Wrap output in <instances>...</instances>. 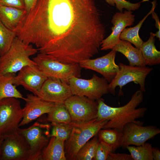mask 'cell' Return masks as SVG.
Masks as SVG:
<instances>
[{
  "label": "cell",
  "instance_id": "1",
  "mask_svg": "<svg viewBox=\"0 0 160 160\" xmlns=\"http://www.w3.org/2000/svg\"><path fill=\"white\" fill-rule=\"evenodd\" d=\"M96 0H38L15 31L39 53L61 63L79 64L98 53L105 28Z\"/></svg>",
  "mask_w": 160,
  "mask_h": 160
},
{
  "label": "cell",
  "instance_id": "2",
  "mask_svg": "<svg viewBox=\"0 0 160 160\" xmlns=\"http://www.w3.org/2000/svg\"><path fill=\"white\" fill-rule=\"evenodd\" d=\"M143 100V92L140 89L137 91L129 101L124 105L119 107L108 106L101 98L97 100L98 103L97 120H107L102 129H115L122 132L124 126L129 123L143 125V123L136 119L143 117L147 108H137Z\"/></svg>",
  "mask_w": 160,
  "mask_h": 160
},
{
  "label": "cell",
  "instance_id": "3",
  "mask_svg": "<svg viewBox=\"0 0 160 160\" xmlns=\"http://www.w3.org/2000/svg\"><path fill=\"white\" fill-rule=\"evenodd\" d=\"M108 121L104 120H98L96 118L84 122L71 121V132L64 143L66 160H75L76 156L80 149L97 134Z\"/></svg>",
  "mask_w": 160,
  "mask_h": 160
},
{
  "label": "cell",
  "instance_id": "4",
  "mask_svg": "<svg viewBox=\"0 0 160 160\" xmlns=\"http://www.w3.org/2000/svg\"><path fill=\"white\" fill-rule=\"evenodd\" d=\"M37 49L25 43L16 37L8 51L0 56V73H15L27 65H36L30 57L36 53Z\"/></svg>",
  "mask_w": 160,
  "mask_h": 160
},
{
  "label": "cell",
  "instance_id": "5",
  "mask_svg": "<svg viewBox=\"0 0 160 160\" xmlns=\"http://www.w3.org/2000/svg\"><path fill=\"white\" fill-rule=\"evenodd\" d=\"M32 60L48 78L59 79L68 83L72 77H81V68L79 64L63 63L41 53L33 57Z\"/></svg>",
  "mask_w": 160,
  "mask_h": 160
},
{
  "label": "cell",
  "instance_id": "6",
  "mask_svg": "<svg viewBox=\"0 0 160 160\" xmlns=\"http://www.w3.org/2000/svg\"><path fill=\"white\" fill-rule=\"evenodd\" d=\"M23 115L17 98L8 97L0 101V136L4 138L17 132Z\"/></svg>",
  "mask_w": 160,
  "mask_h": 160
},
{
  "label": "cell",
  "instance_id": "7",
  "mask_svg": "<svg viewBox=\"0 0 160 160\" xmlns=\"http://www.w3.org/2000/svg\"><path fill=\"white\" fill-rule=\"evenodd\" d=\"M119 70L117 74L108 86L109 93L114 95L115 88H120V95H121L122 87L131 82L139 84L140 89L143 92H145V81L146 76L152 71V68L145 66H132L122 63L118 65Z\"/></svg>",
  "mask_w": 160,
  "mask_h": 160
},
{
  "label": "cell",
  "instance_id": "8",
  "mask_svg": "<svg viewBox=\"0 0 160 160\" xmlns=\"http://www.w3.org/2000/svg\"><path fill=\"white\" fill-rule=\"evenodd\" d=\"M64 104L70 116L72 122H87L97 117V100L84 96L73 95Z\"/></svg>",
  "mask_w": 160,
  "mask_h": 160
},
{
  "label": "cell",
  "instance_id": "9",
  "mask_svg": "<svg viewBox=\"0 0 160 160\" xmlns=\"http://www.w3.org/2000/svg\"><path fill=\"white\" fill-rule=\"evenodd\" d=\"M48 126L36 122L28 128L18 129L17 132L25 137L30 145V154L28 160H41L42 151L51 137Z\"/></svg>",
  "mask_w": 160,
  "mask_h": 160
},
{
  "label": "cell",
  "instance_id": "10",
  "mask_svg": "<svg viewBox=\"0 0 160 160\" xmlns=\"http://www.w3.org/2000/svg\"><path fill=\"white\" fill-rule=\"evenodd\" d=\"M68 84L73 95L84 96L95 100L109 93L108 81L95 74L88 79L73 77L69 80Z\"/></svg>",
  "mask_w": 160,
  "mask_h": 160
},
{
  "label": "cell",
  "instance_id": "11",
  "mask_svg": "<svg viewBox=\"0 0 160 160\" xmlns=\"http://www.w3.org/2000/svg\"><path fill=\"white\" fill-rule=\"evenodd\" d=\"M30 154L28 143L17 132L4 138L0 160H28Z\"/></svg>",
  "mask_w": 160,
  "mask_h": 160
},
{
  "label": "cell",
  "instance_id": "12",
  "mask_svg": "<svg viewBox=\"0 0 160 160\" xmlns=\"http://www.w3.org/2000/svg\"><path fill=\"white\" fill-rule=\"evenodd\" d=\"M122 132L123 141L121 147L125 149L130 145L138 146L143 144L160 133V129L154 125L143 126L131 122L124 126Z\"/></svg>",
  "mask_w": 160,
  "mask_h": 160
},
{
  "label": "cell",
  "instance_id": "13",
  "mask_svg": "<svg viewBox=\"0 0 160 160\" xmlns=\"http://www.w3.org/2000/svg\"><path fill=\"white\" fill-rule=\"evenodd\" d=\"M116 52L111 50L103 56L84 60L79 64L81 68L92 70L100 74L109 84L119 70V65L116 64L115 61Z\"/></svg>",
  "mask_w": 160,
  "mask_h": 160
},
{
  "label": "cell",
  "instance_id": "14",
  "mask_svg": "<svg viewBox=\"0 0 160 160\" xmlns=\"http://www.w3.org/2000/svg\"><path fill=\"white\" fill-rule=\"evenodd\" d=\"M73 95L68 83L59 79L47 78L38 96L42 100L54 103H64Z\"/></svg>",
  "mask_w": 160,
  "mask_h": 160
},
{
  "label": "cell",
  "instance_id": "15",
  "mask_svg": "<svg viewBox=\"0 0 160 160\" xmlns=\"http://www.w3.org/2000/svg\"><path fill=\"white\" fill-rule=\"evenodd\" d=\"M47 77L36 65H27L19 71L14 80L16 86L21 85L26 90L38 96Z\"/></svg>",
  "mask_w": 160,
  "mask_h": 160
},
{
  "label": "cell",
  "instance_id": "16",
  "mask_svg": "<svg viewBox=\"0 0 160 160\" xmlns=\"http://www.w3.org/2000/svg\"><path fill=\"white\" fill-rule=\"evenodd\" d=\"M132 13V11L126 10L123 12H117L114 14L111 20L113 25L112 32L102 41L101 50L111 49L119 42V36L123 30L127 26H131L135 21V15Z\"/></svg>",
  "mask_w": 160,
  "mask_h": 160
},
{
  "label": "cell",
  "instance_id": "17",
  "mask_svg": "<svg viewBox=\"0 0 160 160\" xmlns=\"http://www.w3.org/2000/svg\"><path fill=\"white\" fill-rule=\"evenodd\" d=\"M25 101L23 108V115L19 126L28 124L42 115L48 113L55 103L44 101L33 94H28L24 100Z\"/></svg>",
  "mask_w": 160,
  "mask_h": 160
},
{
  "label": "cell",
  "instance_id": "18",
  "mask_svg": "<svg viewBox=\"0 0 160 160\" xmlns=\"http://www.w3.org/2000/svg\"><path fill=\"white\" fill-rule=\"evenodd\" d=\"M111 50L119 52L124 55L129 60V65L146 66L140 50L133 46L129 41L120 40Z\"/></svg>",
  "mask_w": 160,
  "mask_h": 160
},
{
  "label": "cell",
  "instance_id": "19",
  "mask_svg": "<svg viewBox=\"0 0 160 160\" xmlns=\"http://www.w3.org/2000/svg\"><path fill=\"white\" fill-rule=\"evenodd\" d=\"M65 141L55 137H51L48 144L42 151L41 160H66Z\"/></svg>",
  "mask_w": 160,
  "mask_h": 160
},
{
  "label": "cell",
  "instance_id": "20",
  "mask_svg": "<svg viewBox=\"0 0 160 160\" xmlns=\"http://www.w3.org/2000/svg\"><path fill=\"white\" fill-rule=\"evenodd\" d=\"M100 142L106 146L112 153L122 146L123 136L122 132L115 129H100L97 133Z\"/></svg>",
  "mask_w": 160,
  "mask_h": 160
},
{
  "label": "cell",
  "instance_id": "21",
  "mask_svg": "<svg viewBox=\"0 0 160 160\" xmlns=\"http://www.w3.org/2000/svg\"><path fill=\"white\" fill-rule=\"evenodd\" d=\"M26 13L25 9L0 4V20L4 25L11 30H15Z\"/></svg>",
  "mask_w": 160,
  "mask_h": 160
},
{
  "label": "cell",
  "instance_id": "22",
  "mask_svg": "<svg viewBox=\"0 0 160 160\" xmlns=\"http://www.w3.org/2000/svg\"><path fill=\"white\" fill-rule=\"evenodd\" d=\"M151 8L149 12L139 21L138 24L133 27L125 28L121 33L119 39L120 40L127 41L133 44L137 48L140 49L144 42L139 35V31L144 22L152 12L154 10L157 4L156 0L151 2Z\"/></svg>",
  "mask_w": 160,
  "mask_h": 160
},
{
  "label": "cell",
  "instance_id": "23",
  "mask_svg": "<svg viewBox=\"0 0 160 160\" xmlns=\"http://www.w3.org/2000/svg\"><path fill=\"white\" fill-rule=\"evenodd\" d=\"M155 36L151 32L148 41L143 42L140 49L145 65L152 66L160 63V52L155 45Z\"/></svg>",
  "mask_w": 160,
  "mask_h": 160
},
{
  "label": "cell",
  "instance_id": "24",
  "mask_svg": "<svg viewBox=\"0 0 160 160\" xmlns=\"http://www.w3.org/2000/svg\"><path fill=\"white\" fill-rule=\"evenodd\" d=\"M15 76L14 73H0V101L4 98L12 97L24 99L25 97L14 84Z\"/></svg>",
  "mask_w": 160,
  "mask_h": 160
},
{
  "label": "cell",
  "instance_id": "25",
  "mask_svg": "<svg viewBox=\"0 0 160 160\" xmlns=\"http://www.w3.org/2000/svg\"><path fill=\"white\" fill-rule=\"evenodd\" d=\"M46 120L51 123H70L72 121L63 103H55L51 111L47 113Z\"/></svg>",
  "mask_w": 160,
  "mask_h": 160
},
{
  "label": "cell",
  "instance_id": "26",
  "mask_svg": "<svg viewBox=\"0 0 160 160\" xmlns=\"http://www.w3.org/2000/svg\"><path fill=\"white\" fill-rule=\"evenodd\" d=\"M16 37L15 31L7 28L0 20V56L8 51Z\"/></svg>",
  "mask_w": 160,
  "mask_h": 160
},
{
  "label": "cell",
  "instance_id": "27",
  "mask_svg": "<svg viewBox=\"0 0 160 160\" xmlns=\"http://www.w3.org/2000/svg\"><path fill=\"white\" fill-rule=\"evenodd\" d=\"M152 145L145 143L138 146L127 147L133 160H153L152 153Z\"/></svg>",
  "mask_w": 160,
  "mask_h": 160
},
{
  "label": "cell",
  "instance_id": "28",
  "mask_svg": "<svg viewBox=\"0 0 160 160\" xmlns=\"http://www.w3.org/2000/svg\"><path fill=\"white\" fill-rule=\"evenodd\" d=\"M99 142L97 136L87 141L79 150L75 160L93 159Z\"/></svg>",
  "mask_w": 160,
  "mask_h": 160
},
{
  "label": "cell",
  "instance_id": "29",
  "mask_svg": "<svg viewBox=\"0 0 160 160\" xmlns=\"http://www.w3.org/2000/svg\"><path fill=\"white\" fill-rule=\"evenodd\" d=\"M71 123H51L53 127L50 137H55L65 141L67 140L69 137L72 130Z\"/></svg>",
  "mask_w": 160,
  "mask_h": 160
},
{
  "label": "cell",
  "instance_id": "30",
  "mask_svg": "<svg viewBox=\"0 0 160 160\" xmlns=\"http://www.w3.org/2000/svg\"><path fill=\"white\" fill-rule=\"evenodd\" d=\"M148 1L143 0L138 3H134L126 0H105L106 2L111 6H115L116 5V8L121 12H123L124 9L132 11H135L140 7L141 2Z\"/></svg>",
  "mask_w": 160,
  "mask_h": 160
},
{
  "label": "cell",
  "instance_id": "31",
  "mask_svg": "<svg viewBox=\"0 0 160 160\" xmlns=\"http://www.w3.org/2000/svg\"><path fill=\"white\" fill-rule=\"evenodd\" d=\"M111 152L108 148L101 143L99 142L96 149L93 160H106Z\"/></svg>",
  "mask_w": 160,
  "mask_h": 160
},
{
  "label": "cell",
  "instance_id": "32",
  "mask_svg": "<svg viewBox=\"0 0 160 160\" xmlns=\"http://www.w3.org/2000/svg\"><path fill=\"white\" fill-rule=\"evenodd\" d=\"M0 4L8 6L25 10L24 0H0Z\"/></svg>",
  "mask_w": 160,
  "mask_h": 160
},
{
  "label": "cell",
  "instance_id": "33",
  "mask_svg": "<svg viewBox=\"0 0 160 160\" xmlns=\"http://www.w3.org/2000/svg\"><path fill=\"white\" fill-rule=\"evenodd\" d=\"M107 160H133L131 155L126 153H114L110 152L109 154Z\"/></svg>",
  "mask_w": 160,
  "mask_h": 160
},
{
  "label": "cell",
  "instance_id": "34",
  "mask_svg": "<svg viewBox=\"0 0 160 160\" xmlns=\"http://www.w3.org/2000/svg\"><path fill=\"white\" fill-rule=\"evenodd\" d=\"M152 17L154 19L156 22L155 26L156 28L158 29V31L155 33L154 35L157 38L160 39V20L157 14L154 11H153L151 13Z\"/></svg>",
  "mask_w": 160,
  "mask_h": 160
},
{
  "label": "cell",
  "instance_id": "35",
  "mask_svg": "<svg viewBox=\"0 0 160 160\" xmlns=\"http://www.w3.org/2000/svg\"><path fill=\"white\" fill-rule=\"evenodd\" d=\"M38 0H24L26 13H28L35 5Z\"/></svg>",
  "mask_w": 160,
  "mask_h": 160
},
{
  "label": "cell",
  "instance_id": "36",
  "mask_svg": "<svg viewBox=\"0 0 160 160\" xmlns=\"http://www.w3.org/2000/svg\"><path fill=\"white\" fill-rule=\"evenodd\" d=\"M152 153L153 160H160V151L159 148L152 147Z\"/></svg>",
  "mask_w": 160,
  "mask_h": 160
},
{
  "label": "cell",
  "instance_id": "37",
  "mask_svg": "<svg viewBox=\"0 0 160 160\" xmlns=\"http://www.w3.org/2000/svg\"><path fill=\"white\" fill-rule=\"evenodd\" d=\"M4 138L0 136V156L1 153V145L2 144V142L4 140Z\"/></svg>",
  "mask_w": 160,
  "mask_h": 160
}]
</instances>
